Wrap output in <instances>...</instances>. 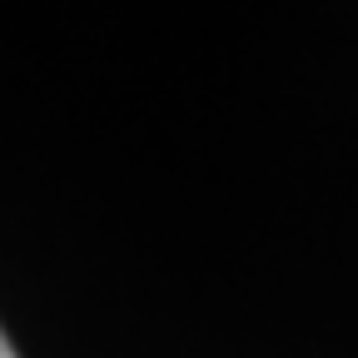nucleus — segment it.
I'll use <instances>...</instances> for the list:
<instances>
[{
    "label": "nucleus",
    "instance_id": "1",
    "mask_svg": "<svg viewBox=\"0 0 358 358\" xmlns=\"http://www.w3.org/2000/svg\"><path fill=\"white\" fill-rule=\"evenodd\" d=\"M0 358H15V348H10V338L0 334Z\"/></svg>",
    "mask_w": 358,
    "mask_h": 358
}]
</instances>
